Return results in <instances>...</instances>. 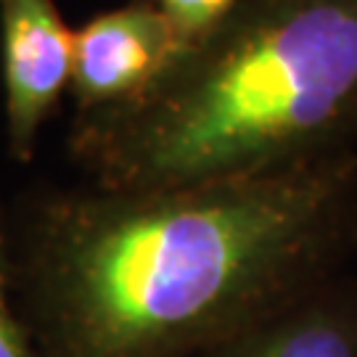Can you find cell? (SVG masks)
Returning <instances> with one entry per match:
<instances>
[{"label": "cell", "instance_id": "obj_1", "mask_svg": "<svg viewBox=\"0 0 357 357\" xmlns=\"http://www.w3.org/2000/svg\"><path fill=\"white\" fill-rule=\"evenodd\" d=\"M344 165L305 159L151 191L56 193L19 262L59 357H172L255 326L323 241Z\"/></svg>", "mask_w": 357, "mask_h": 357}, {"label": "cell", "instance_id": "obj_2", "mask_svg": "<svg viewBox=\"0 0 357 357\" xmlns=\"http://www.w3.org/2000/svg\"><path fill=\"white\" fill-rule=\"evenodd\" d=\"M355 119L357 0H241L66 146L93 185L151 191L315 159Z\"/></svg>", "mask_w": 357, "mask_h": 357}, {"label": "cell", "instance_id": "obj_3", "mask_svg": "<svg viewBox=\"0 0 357 357\" xmlns=\"http://www.w3.org/2000/svg\"><path fill=\"white\" fill-rule=\"evenodd\" d=\"M75 29L53 0H0V72L6 143L29 162L43 125L72 85Z\"/></svg>", "mask_w": 357, "mask_h": 357}, {"label": "cell", "instance_id": "obj_4", "mask_svg": "<svg viewBox=\"0 0 357 357\" xmlns=\"http://www.w3.org/2000/svg\"><path fill=\"white\" fill-rule=\"evenodd\" d=\"M156 0H138L93 16L75 29L72 96L77 112L125 101L162 75L180 51Z\"/></svg>", "mask_w": 357, "mask_h": 357}, {"label": "cell", "instance_id": "obj_5", "mask_svg": "<svg viewBox=\"0 0 357 357\" xmlns=\"http://www.w3.org/2000/svg\"><path fill=\"white\" fill-rule=\"evenodd\" d=\"M252 336L236 357H357L349 331L326 315L286 320Z\"/></svg>", "mask_w": 357, "mask_h": 357}, {"label": "cell", "instance_id": "obj_6", "mask_svg": "<svg viewBox=\"0 0 357 357\" xmlns=\"http://www.w3.org/2000/svg\"><path fill=\"white\" fill-rule=\"evenodd\" d=\"M241 0H156V6L175 29L180 45L204 38Z\"/></svg>", "mask_w": 357, "mask_h": 357}, {"label": "cell", "instance_id": "obj_7", "mask_svg": "<svg viewBox=\"0 0 357 357\" xmlns=\"http://www.w3.org/2000/svg\"><path fill=\"white\" fill-rule=\"evenodd\" d=\"M13 281V249L8 241V230L0 215V357H32L26 347V333L22 320L13 310L11 296Z\"/></svg>", "mask_w": 357, "mask_h": 357}]
</instances>
